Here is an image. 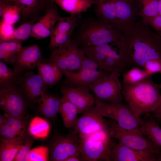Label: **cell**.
Returning <instances> with one entry per match:
<instances>
[{"instance_id":"cell-45","label":"cell","mask_w":161,"mask_h":161,"mask_svg":"<svg viewBox=\"0 0 161 161\" xmlns=\"http://www.w3.org/2000/svg\"><path fill=\"white\" fill-rule=\"evenodd\" d=\"M82 161L80 157L77 156H71L67 158L65 161Z\"/></svg>"},{"instance_id":"cell-12","label":"cell","mask_w":161,"mask_h":161,"mask_svg":"<svg viewBox=\"0 0 161 161\" xmlns=\"http://www.w3.org/2000/svg\"><path fill=\"white\" fill-rule=\"evenodd\" d=\"M18 86L27 105L28 103H37L40 97L48 91V86L41 77L29 71L22 75Z\"/></svg>"},{"instance_id":"cell-26","label":"cell","mask_w":161,"mask_h":161,"mask_svg":"<svg viewBox=\"0 0 161 161\" xmlns=\"http://www.w3.org/2000/svg\"><path fill=\"white\" fill-rule=\"evenodd\" d=\"M22 44V41L16 39L0 42V61L14 66Z\"/></svg>"},{"instance_id":"cell-48","label":"cell","mask_w":161,"mask_h":161,"mask_svg":"<svg viewBox=\"0 0 161 161\" xmlns=\"http://www.w3.org/2000/svg\"><path fill=\"white\" fill-rule=\"evenodd\" d=\"M158 1L159 9L158 15H161V0H158Z\"/></svg>"},{"instance_id":"cell-47","label":"cell","mask_w":161,"mask_h":161,"mask_svg":"<svg viewBox=\"0 0 161 161\" xmlns=\"http://www.w3.org/2000/svg\"><path fill=\"white\" fill-rule=\"evenodd\" d=\"M155 161H161V150L157 154Z\"/></svg>"},{"instance_id":"cell-32","label":"cell","mask_w":161,"mask_h":161,"mask_svg":"<svg viewBox=\"0 0 161 161\" xmlns=\"http://www.w3.org/2000/svg\"><path fill=\"white\" fill-rule=\"evenodd\" d=\"M80 47L85 55L95 61L100 68L112 49L109 44Z\"/></svg>"},{"instance_id":"cell-17","label":"cell","mask_w":161,"mask_h":161,"mask_svg":"<svg viewBox=\"0 0 161 161\" xmlns=\"http://www.w3.org/2000/svg\"><path fill=\"white\" fill-rule=\"evenodd\" d=\"M60 16L57 4L54 2L34 24L30 36L36 39L50 36Z\"/></svg>"},{"instance_id":"cell-49","label":"cell","mask_w":161,"mask_h":161,"mask_svg":"<svg viewBox=\"0 0 161 161\" xmlns=\"http://www.w3.org/2000/svg\"><path fill=\"white\" fill-rule=\"evenodd\" d=\"M161 112V102L157 109L153 112V113H157Z\"/></svg>"},{"instance_id":"cell-46","label":"cell","mask_w":161,"mask_h":161,"mask_svg":"<svg viewBox=\"0 0 161 161\" xmlns=\"http://www.w3.org/2000/svg\"><path fill=\"white\" fill-rule=\"evenodd\" d=\"M154 117L158 121L161 123V112L157 113H153Z\"/></svg>"},{"instance_id":"cell-42","label":"cell","mask_w":161,"mask_h":161,"mask_svg":"<svg viewBox=\"0 0 161 161\" xmlns=\"http://www.w3.org/2000/svg\"><path fill=\"white\" fill-rule=\"evenodd\" d=\"M148 19L153 26L157 30L161 31V15H158Z\"/></svg>"},{"instance_id":"cell-43","label":"cell","mask_w":161,"mask_h":161,"mask_svg":"<svg viewBox=\"0 0 161 161\" xmlns=\"http://www.w3.org/2000/svg\"><path fill=\"white\" fill-rule=\"evenodd\" d=\"M12 3L9 0H0V15L2 14L4 9Z\"/></svg>"},{"instance_id":"cell-50","label":"cell","mask_w":161,"mask_h":161,"mask_svg":"<svg viewBox=\"0 0 161 161\" xmlns=\"http://www.w3.org/2000/svg\"></svg>"},{"instance_id":"cell-20","label":"cell","mask_w":161,"mask_h":161,"mask_svg":"<svg viewBox=\"0 0 161 161\" xmlns=\"http://www.w3.org/2000/svg\"><path fill=\"white\" fill-rule=\"evenodd\" d=\"M7 117L6 123L0 128V138L24 139L28 136V125L26 117Z\"/></svg>"},{"instance_id":"cell-21","label":"cell","mask_w":161,"mask_h":161,"mask_svg":"<svg viewBox=\"0 0 161 161\" xmlns=\"http://www.w3.org/2000/svg\"><path fill=\"white\" fill-rule=\"evenodd\" d=\"M149 114L139 118L140 131L153 145L161 149V128L154 118Z\"/></svg>"},{"instance_id":"cell-4","label":"cell","mask_w":161,"mask_h":161,"mask_svg":"<svg viewBox=\"0 0 161 161\" xmlns=\"http://www.w3.org/2000/svg\"><path fill=\"white\" fill-rule=\"evenodd\" d=\"M66 77L63 85L89 87L106 74L93 60L85 56L77 72L62 71Z\"/></svg>"},{"instance_id":"cell-13","label":"cell","mask_w":161,"mask_h":161,"mask_svg":"<svg viewBox=\"0 0 161 161\" xmlns=\"http://www.w3.org/2000/svg\"><path fill=\"white\" fill-rule=\"evenodd\" d=\"M81 14L60 16L50 36L48 46L50 51L64 44L71 37L78 26Z\"/></svg>"},{"instance_id":"cell-38","label":"cell","mask_w":161,"mask_h":161,"mask_svg":"<svg viewBox=\"0 0 161 161\" xmlns=\"http://www.w3.org/2000/svg\"><path fill=\"white\" fill-rule=\"evenodd\" d=\"M142 3L143 14L148 19L158 15V0H142Z\"/></svg>"},{"instance_id":"cell-29","label":"cell","mask_w":161,"mask_h":161,"mask_svg":"<svg viewBox=\"0 0 161 161\" xmlns=\"http://www.w3.org/2000/svg\"><path fill=\"white\" fill-rule=\"evenodd\" d=\"M27 137L24 139L0 138V161H13L17 153Z\"/></svg>"},{"instance_id":"cell-7","label":"cell","mask_w":161,"mask_h":161,"mask_svg":"<svg viewBox=\"0 0 161 161\" xmlns=\"http://www.w3.org/2000/svg\"><path fill=\"white\" fill-rule=\"evenodd\" d=\"M108 122L111 137L117 140L118 143L136 150H150L156 153L160 151L148 140L140 130L125 129L110 119Z\"/></svg>"},{"instance_id":"cell-14","label":"cell","mask_w":161,"mask_h":161,"mask_svg":"<svg viewBox=\"0 0 161 161\" xmlns=\"http://www.w3.org/2000/svg\"><path fill=\"white\" fill-rule=\"evenodd\" d=\"M80 157L82 161H109V155L114 143L89 138L80 139Z\"/></svg>"},{"instance_id":"cell-33","label":"cell","mask_w":161,"mask_h":161,"mask_svg":"<svg viewBox=\"0 0 161 161\" xmlns=\"http://www.w3.org/2000/svg\"><path fill=\"white\" fill-rule=\"evenodd\" d=\"M123 82L127 84H134L145 78L152 76L144 69L138 67H132L122 75Z\"/></svg>"},{"instance_id":"cell-15","label":"cell","mask_w":161,"mask_h":161,"mask_svg":"<svg viewBox=\"0 0 161 161\" xmlns=\"http://www.w3.org/2000/svg\"><path fill=\"white\" fill-rule=\"evenodd\" d=\"M157 154L150 150H137L114 143L110 161H155Z\"/></svg>"},{"instance_id":"cell-34","label":"cell","mask_w":161,"mask_h":161,"mask_svg":"<svg viewBox=\"0 0 161 161\" xmlns=\"http://www.w3.org/2000/svg\"><path fill=\"white\" fill-rule=\"evenodd\" d=\"M40 18L35 17L32 18L27 22L21 24L15 29L14 39L23 41L28 39L31 36L34 24Z\"/></svg>"},{"instance_id":"cell-37","label":"cell","mask_w":161,"mask_h":161,"mask_svg":"<svg viewBox=\"0 0 161 161\" xmlns=\"http://www.w3.org/2000/svg\"><path fill=\"white\" fill-rule=\"evenodd\" d=\"M33 141L32 137L28 136L17 153L13 161H28Z\"/></svg>"},{"instance_id":"cell-39","label":"cell","mask_w":161,"mask_h":161,"mask_svg":"<svg viewBox=\"0 0 161 161\" xmlns=\"http://www.w3.org/2000/svg\"><path fill=\"white\" fill-rule=\"evenodd\" d=\"M14 30L13 25L2 19L0 22V42L14 39Z\"/></svg>"},{"instance_id":"cell-28","label":"cell","mask_w":161,"mask_h":161,"mask_svg":"<svg viewBox=\"0 0 161 161\" xmlns=\"http://www.w3.org/2000/svg\"><path fill=\"white\" fill-rule=\"evenodd\" d=\"M96 0H54V2L70 14L85 12L96 2Z\"/></svg>"},{"instance_id":"cell-18","label":"cell","mask_w":161,"mask_h":161,"mask_svg":"<svg viewBox=\"0 0 161 161\" xmlns=\"http://www.w3.org/2000/svg\"><path fill=\"white\" fill-rule=\"evenodd\" d=\"M42 52L36 44L22 47L17 56L14 69L18 72L33 70L44 61Z\"/></svg>"},{"instance_id":"cell-10","label":"cell","mask_w":161,"mask_h":161,"mask_svg":"<svg viewBox=\"0 0 161 161\" xmlns=\"http://www.w3.org/2000/svg\"><path fill=\"white\" fill-rule=\"evenodd\" d=\"M27 106L19 86L0 88V108L7 117H25Z\"/></svg>"},{"instance_id":"cell-24","label":"cell","mask_w":161,"mask_h":161,"mask_svg":"<svg viewBox=\"0 0 161 161\" xmlns=\"http://www.w3.org/2000/svg\"><path fill=\"white\" fill-rule=\"evenodd\" d=\"M60 98L58 95L51 94L48 91L38 101V109L46 118L53 119L59 112Z\"/></svg>"},{"instance_id":"cell-41","label":"cell","mask_w":161,"mask_h":161,"mask_svg":"<svg viewBox=\"0 0 161 161\" xmlns=\"http://www.w3.org/2000/svg\"><path fill=\"white\" fill-rule=\"evenodd\" d=\"M143 68L151 76L157 73L161 74V59L148 60L145 63Z\"/></svg>"},{"instance_id":"cell-31","label":"cell","mask_w":161,"mask_h":161,"mask_svg":"<svg viewBox=\"0 0 161 161\" xmlns=\"http://www.w3.org/2000/svg\"><path fill=\"white\" fill-rule=\"evenodd\" d=\"M50 127L48 122L39 117H34L28 125V131L30 135L36 139H44L48 136Z\"/></svg>"},{"instance_id":"cell-5","label":"cell","mask_w":161,"mask_h":161,"mask_svg":"<svg viewBox=\"0 0 161 161\" xmlns=\"http://www.w3.org/2000/svg\"><path fill=\"white\" fill-rule=\"evenodd\" d=\"M95 97V104L103 117L115 121L125 129L140 130L139 118L135 116L127 104L111 103Z\"/></svg>"},{"instance_id":"cell-44","label":"cell","mask_w":161,"mask_h":161,"mask_svg":"<svg viewBox=\"0 0 161 161\" xmlns=\"http://www.w3.org/2000/svg\"><path fill=\"white\" fill-rule=\"evenodd\" d=\"M7 120V117L4 114L0 115V128H1L6 123Z\"/></svg>"},{"instance_id":"cell-25","label":"cell","mask_w":161,"mask_h":161,"mask_svg":"<svg viewBox=\"0 0 161 161\" xmlns=\"http://www.w3.org/2000/svg\"><path fill=\"white\" fill-rule=\"evenodd\" d=\"M37 74L48 87H52L62 79L63 74L55 64L43 62L37 66Z\"/></svg>"},{"instance_id":"cell-23","label":"cell","mask_w":161,"mask_h":161,"mask_svg":"<svg viewBox=\"0 0 161 161\" xmlns=\"http://www.w3.org/2000/svg\"><path fill=\"white\" fill-rule=\"evenodd\" d=\"M94 5L97 19L108 26L109 23L116 22L117 18L114 0H96Z\"/></svg>"},{"instance_id":"cell-9","label":"cell","mask_w":161,"mask_h":161,"mask_svg":"<svg viewBox=\"0 0 161 161\" xmlns=\"http://www.w3.org/2000/svg\"><path fill=\"white\" fill-rule=\"evenodd\" d=\"M127 51L121 52L131 68H143L145 63L151 59H161V51L154 44L137 40L130 44Z\"/></svg>"},{"instance_id":"cell-30","label":"cell","mask_w":161,"mask_h":161,"mask_svg":"<svg viewBox=\"0 0 161 161\" xmlns=\"http://www.w3.org/2000/svg\"><path fill=\"white\" fill-rule=\"evenodd\" d=\"M23 72L9 68L5 63L0 61V88L18 86Z\"/></svg>"},{"instance_id":"cell-3","label":"cell","mask_w":161,"mask_h":161,"mask_svg":"<svg viewBox=\"0 0 161 161\" xmlns=\"http://www.w3.org/2000/svg\"><path fill=\"white\" fill-rule=\"evenodd\" d=\"M86 56L79 45L70 38L61 46L52 50L43 62L54 63L62 71L79 70Z\"/></svg>"},{"instance_id":"cell-36","label":"cell","mask_w":161,"mask_h":161,"mask_svg":"<svg viewBox=\"0 0 161 161\" xmlns=\"http://www.w3.org/2000/svg\"><path fill=\"white\" fill-rule=\"evenodd\" d=\"M49 159V147L40 146L31 150L28 157V161H46Z\"/></svg>"},{"instance_id":"cell-35","label":"cell","mask_w":161,"mask_h":161,"mask_svg":"<svg viewBox=\"0 0 161 161\" xmlns=\"http://www.w3.org/2000/svg\"><path fill=\"white\" fill-rule=\"evenodd\" d=\"M0 16L5 22L13 25L21 18L20 9L16 4H11L4 9Z\"/></svg>"},{"instance_id":"cell-8","label":"cell","mask_w":161,"mask_h":161,"mask_svg":"<svg viewBox=\"0 0 161 161\" xmlns=\"http://www.w3.org/2000/svg\"><path fill=\"white\" fill-rule=\"evenodd\" d=\"M120 75L116 72L107 74L91 86L89 89L99 99L111 103L123 104L122 84L119 79Z\"/></svg>"},{"instance_id":"cell-6","label":"cell","mask_w":161,"mask_h":161,"mask_svg":"<svg viewBox=\"0 0 161 161\" xmlns=\"http://www.w3.org/2000/svg\"><path fill=\"white\" fill-rule=\"evenodd\" d=\"M80 140L78 134L74 129L66 135H56L49 148V160L65 161L71 156L80 157Z\"/></svg>"},{"instance_id":"cell-16","label":"cell","mask_w":161,"mask_h":161,"mask_svg":"<svg viewBox=\"0 0 161 161\" xmlns=\"http://www.w3.org/2000/svg\"><path fill=\"white\" fill-rule=\"evenodd\" d=\"M89 91L88 88L83 87L63 85L60 87L62 96L76 106L79 114L95 104V97Z\"/></svg>"},{"instance_id":"cell-11","label":"cell","mask_w":161,"mask_h":161,"mask_svg":"<svg viewBox=\"0 0 161 161\" xmlns=\"http://www.w3.org/2000/svg\"><path fill=\"white\" fill-rule=\"evenodd\" d=\"M98 107L95 105L82 112L77 118L73 129L80 139L100 129L109 127L108 120L103 118Z\"/></svg>"},{"instance_id":"cell-40","label":"cell","mask_w":161,"mask_h":161,"mask_svg":"<svg viewBox=\"0 0 161 161\" xmlns=\"http://www.w3.org/2000/svg\"><path fill=\"white\" fill-rule=\"evenodd\" d=\"M117 18L126 19L128 18L131 13V10L129 5L120 0H114Z\"/></svg>"},{"instance_id":"cell-1","label":"cell","mask_w":161,"mask_h":161,"mask_svg":"<svg viewBox=\"0 0 161 161\" xmlns=\"http://www.w3.org/2000/svg\"><path fill=\"white\" fill-rule=\"evenodd\" d=\"M122 93L126 104L135 116H141L153 112L161 102V83H157L151 76L134 84L121 83Z\"/></svg>"},{"instance_id":"cell-27","label":"cell","mask_w":161,"mask_h":161,"mask_svg":"<svg viewBox=\"0 0 161 161\" xmlns=\"http://www.w3.org/2000/svg\"><path fill=\"white\" fill-rule=\"evenodd\" d=\"M59 112L65 126L68 129H73L77 118V115L79 114L76 106L62 96L60 100Z\"/></svg>"},{"instance_id":"cell-19","label":"cell","mask_w":161,"mask_h":161,"mask_svg":"<svg viewBox=\"0 0 161 161\" xmlns=\"http://www.w3.org/2000/svg\"><path fill=\"white\" fill-rule=\"evenodd\" d=\"M20 8L21 18L24 20L41 17L54 0H9Z\"/></svg>"},{"instance_id":"cell-2","label":"cell","mask_w":161,"mask_h":161,"mask_svg":"<svg viewBox=\"0 0 161 161\" xmlns=\"http://www.w3.org/2000/svg\"><path fill=\"white\" fill-rule=\"evenodd\" d=\"M111 27L96 17L81 16L70 38L80 47L113 42L117 44L116 34Z\"/></svg>"},{"instance_id":"cell-22","label":"cell","mask_w":161,"mask_h":161,"mask_svg":"<svg viewBox=\"0 0 161 161\" xmlns=\"http://www.w3.org/2000/svg\"><path fill=\"white\" fill-rule=\"evenodd\" d=\"M119 52L112 49L100 67L106 74L116 72L122 75L131 67L125 56Z\"/></svg>"}]
</instances>
